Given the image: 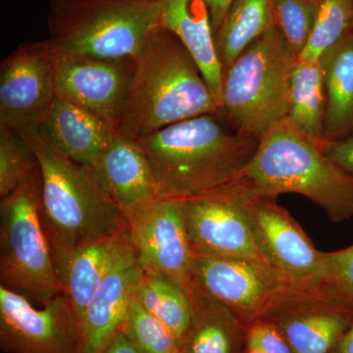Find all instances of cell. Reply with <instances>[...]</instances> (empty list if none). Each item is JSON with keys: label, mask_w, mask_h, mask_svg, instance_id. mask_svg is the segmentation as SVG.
Wrapping results in <instances>:
<instances>
[{"label": "cell", "mask_w": 353, "mask_h": 353, "mask_svg": "<svg viewBox=\"0 0 353 353\" xmlns=\"http://www.w3.org/2000/svg\"><path fill=\"white\" fill-rule=\"evenodd\" d=\"M214 114L176 123L137 141L157 179L160 199L183 201L245 190L259 141L231 131Z\"/></svg>", "instance_id": "1"}, {"label": "cell", "mask_w": 353, "mask_h": 353, "mask_svg": "<svg viewBox=\"0 0 353 353\" xmlns=\"http://www.w3.org/2000/svg\"><path fill=\"white\" fill-rule=\"evenodd\" d=\"M206 114L222 116L219 101L187 48L161 26L134 58L117 134L137 141Z\"/></svg>", "instance_id": "2"}, {"label": "cell", "mask_w": 353, "mask_h": 353, "mask_svg": "<svg viewBox=\"0 0 353 353\" xmlns=\"http://www.w3.org/2000/svg\"><path fill=\"white\" fill-rule=\"evenodd\" d=\"M15 131L39 160L41 222L54 264L82 246L129 229L126 218L102 188L94 167L65 157L48 138L41 123Z\"/></svg>", "instance_id": "3"}, {"label": "cell", "mask_w": 353, "mask_h": 353, "mask_svg": "<svg viewBox=\"0 0 353 353\" xmlns=\"http://www.w3.org/2000/svg\"><path fill=\"white\" fill-rule=\"evenodd\" d=\"M243 182L252 196L301 194L320 206L331 222L353 218L352 174L329 159L288 118L260 139Z\"/></svg>", "instance_id": "4"}, {"label": "cell", "mask_w": 353, "mask_h": 353, "mask_svg": "<svg viewBox=\"0 0 353 353\" xmlns=\"http://www.w3.org/2000/svg\"><path fill=\"white\" fill-rule=\"evenodd\" d=\"M161 26L157 0H50L46 41L62 54L134 59Z\"/></svg>", "instance_id": "5"}, {"label": "cell", "mask_w": 353, "mask_h": 353, "mask_svg": "<svg viewBox=\"0 0 353 353\" xmlns=\"http://www.w3.org/2000/svg\"><path fill=\"white\" fill-rule=\"evenodd\" d=\"M296 64L273 24L224 72L222 117L234 131L259 141L288 118Z\"/></svg>", "instance_id": "6"}, {"label": "cell", "mask_w": 353, "mask_h": 353, "mask_svg": "<svg viewBox=\"0 0 353 353\" xmlns=\"http://www.w3.org/2000/svg\"><path fill=\"white\" fill-rule=\"evenodd\" d=\"M41 169L0 202L1 285L41 306L63 294L41 216Z\"/></svg>", "instance_id": "7"}, {"label": "cell", "mask_w": 353, "mask_h": 353, "mask_svg": "<svg viewBox=\"0 0 353 353\" xmlns=\"http://www.w3.org/2000/svg\"><path fill=\"white\" fill-rule=\"evenodd\" d=\"M197 285L234 313L245 329L268 321L297 297L321 292L290 282L266 265L236 257L194 255Z\"/></svg>", "instance_id": "8"}, {"label": "cell", "mask_w": 353, "mask_h": 353, "mask_svg": "<svg viewBox=\"0 0 353 353\" xmlns=\"http://www.w3.org/2000/svg\"><path fill=\"white\" fill-rule=\"evenodd\" d=\"M243 204L269 267L294 284L321 289L325 252L315 248L289 211L274 197L248 196Z\"/></svg>", "instance_id": "9"}, {"label": "cell", "mask_w": 353, "mask_h": 353, "mask_svg": "<svg viewBox=\"0 0 353 353\" xmlns=\"http://www.w3.org/2000/svg\"><path fill=\"white\" fill-rule=\"evenodd\" d=\"M0 347L7 353H80L81 329L64 294L41 308L0 285Z\"/></svg>", "instance_id": "10"}, {"label": "cell", "mask_w": 353, "mask_h": 353, "mask_svg": "<svg viewBox=\"0 0 353 353\" xmlns=\"http://www.w3.org/2000/svg\"><path fill=\"white\" fill-rule=\"evenodd\" d=\"M245 197L214 194L179 201L194 255L236 257L269 267L255 241Z\"/></svg>", "instance_id": "11"}, {"label": "cell", "mask_w": 353, "mask_h": 353, "mask_svg": "<svg viewBox=\"0 0 353 353\" xmlns=\"http://www.w3.org/2000/svg\"><path fill=\"white\" fill-rule=\"evenodd\" d=\"M57 97L54 67L46 41L23 43L0 66V126L41 123Z\"/></svg>", "instance_id": "12"}, {"label": "cell", "mask_w": 353, "mask_h": 353, "mask_svg": "<svg viewBox=\"0 0 353 353\" xmlns=\"http://www.w3.org/2000/svg\"><path fill=\"white\" fill-rule=\"evenodd\" d=\"M130 236L143 270L163 274L189 292L196 280L180 202L160 199L130 221Z\"/></svg>", "instance_id": "13"}, {"label": "cell", "mask_w": 353, "mask_h": 353, "mask_svg": "<svg viewBox=\"0 0 353 353\" xmlns=\"http://www.w3.org/2000/svg\"><path fill=\"white\" fill-rule=\"evenodd\" d=\"M50 50L57 97L88 109L117 127L134 58L101 59Z\"/></svg>", "instance_id": "14"}, {"label": "cell", "mask_w": 353, "mask_h": 353, "mask_svg": "<svg viewBox=\"0 0 353 353\" xmlns=\"http://www.w3.org/2000/svg\"><path fill=\"white\" fill-rule=\"evenodd\" d=\"M94 168L128 223L160 201L152 165L137 141L116 134Z\"/></svg>", "instance_id": "15"}, {"label": "cell", "mask_w": 353, "mask_h": 353, "mask_svg": "<svg viewBox=\"0 0 353 353\" xmlns=\"http://www.w3.org/2000/svg\"><path fill=\"white\" fill-rule=\"evenodd\" d=\"M129 229L78 248L55 264L63 294L79 326L104 279L134 252Z\"/></svg>", "instance_id": "16"}, {"label": "cell", "mask_w": 353, "mask_h": 353, "mask_svg": "<svg viewBox=\"0 0 353 353\" xmlns=\"http://www.w3.org/2000/svg\"><path fill=\"white\" fill-rule=\"evenodd\" d=\"M143 275L134 250L104 279L85 311L80 353H101L122 330Z\"/></svg>", "instance_id": "17"}, {"label": "cell", "mask_w": 353, "mask_h": 353, "mask_svg": "<svg viewBox=\"0 0 353 353\" xmlns=\"http://www.w3.org/2000/svg\"><path fill=\"white\" fill-rule=\"evenodd\" d=\"M265 322L280 329L294 353H331L353 317L314 292L297 297Z\"/></svg>", "instance_id": "18"}, {"label": "cell", "mask_w": 353, "mask_h": 353, "mask_svg": "<svg viewBox=\"0 0 353 353\" xmlns=\"http://www.w3.org/2000/svg\"><path fill=\"white\" fill-rule=\"evenodd\" d=\"M52 145L78 163L94 167L114 136L116 128L88 109L55 97L41 120Z\"/></svg>", "instance_id": "19"}, {"label": "cell", "mask_w": 353, "mask_h": 353, "mask_svg": "<svg viewBox=\"0 0 353 353\" xmlns=\"http://www.w3.org/2000/svg\"><path fill=\"white\" fill-rule=\"evenodd\" d=\"M161 25L183 44L222 108L224 69L216 50L215 34L205 0H157Z\"/></svg>", "instance_id": "20"}, {"label": "cell", "mask_w": 353, "mask_h": 353, "mask_svg": "<svg viewBox=\"0 0 353 353\" xmlns=\"http://www.w3.org/2000/svg\"><path fill=\"white\" fill-rule=\"evenodd\" d=\"M192 322L183 353H240L245 327L224 304L194 284L188 292Z\"/></svg>", "instance_id": "21"}, {"label": "cell", "mask_w": 353, "mask_h": 353, "mask_svg": "<svg viewBox=\"0 0 353 353\" xmlns=\"http://www.w3.org/2000/svg\"><path fill=\"white\" fill-rule=\"evenodd\" d=\"M321 60L326 92L325 141H336L353 131V30Z\"/></svg>", "instance_id": "22"}, {"label": "cell", "mask_w": 353, "mask_h": 353, "mask_svg": "<svg viewBox=\"0 0 353 353\" xmlns=\"http://www.w3.org/2000/svg\"><path fill=\"white\" fill-rule=\"evenodd\" d=\"M326 113L322 60L296 59L290 83L288 119L307 138L321 146Z\"/></svg>", "instance_id": "23"}, {"label": "cell", "mask_w": 353, "mask_h": 353, "mask_svg": "<svg viewBox=\"0 0 353 353\" xmlns=\"http://www.w3.org/2000/svg\"><path fill=\"white\" fill-rule=\"evenodd\" d=\"M273 24V0H234L215 34L224 72Z\"/></svg>", "instance_id": "24"}, {"label": "cell", "mask_w": 353, "mask_h": 353, "mask_svg": "<svg viewBox=\"0 0 353 353\" xmlns=\"http://www.w3.org/2000/svg\"><path fill=\"white\" fill-rule=\"evenodd\" d=\"M136 299L176 334L183 347L192 322V306L185 290L163 274L143 270Z\"/></svg>", "instance_id": "25"}, {"label": "cell", "mask_w": 353, "mask_h": 353, "mask_svg": "<svg viewBox=\"0 0 353 353\" xmlns=\"http://www.w3.org/2000/svg\"><path fill=\"white\" fill-rule=\"evenodd\" d=\"M352 30L353 0H320L314 29L296 59H321Z\"/></svg>", "instance_id": "26"}, {"label": "cell", "mask_w": 353, "mask_h": 353, "mask_svg": "<svg viewBox=\"0 0 353 353\" xmlns=\"http://www.w3.org/2000/svg\"><path fill=\"white\" fill-rule=\"evenodd\" d=\"M39 170L29 143L15 130L0 126V197L12 194Z\"/></svg>", "instance_id": "27"}, {"label": "cell", "mask_w": 353, "mask_h": 353, "mask_svg": "<svg viewBox=\"0 0 353 353\" xmlns=\"http://www.w3.org/2000/svg\"><path fill=\"white\" fill-rule=\"evenodd\" d=\"M122 330L141 353H183L176 334L148 312L136 296Z\"/></svg>", "instance_id": "28"}, {"label": "cell", "mask_w": 353, "mask_h": 353, "mask_svg": "<svg viewBox=\"0 0 353 353\" xmlns=\"http://www.w3.org/2000/svg\"><path fill=\"white\" fill-rule=\"evenodd\" d=\"M319 4L320 0H273L274 24L296 58L314 29Z\"/></svg>", "instance_id": "29"}, {"label": "cell", "mask_w": 353, "mask_h": 353, "mask_svg": "<svg viewBox=\"0 0 353 353\" xmlns=\"http://www.w3.org/2000/svg\"><path fill=\"white\" fill-rule=\"evenodd\" d=\"M321 290L330 303L353 317V245L325 252Z\"/></svg>", "instance_id": "30"}, {"label": "cell", "mask_w": 353, "mask_h": 353, "mask_svg": "<svg viewBox=\"0 0 353 353\" xmlns=\"http://www.w3.org/2000/svg\"><path fill=\"white\" fill-rule=\"evenodd\" d=\"M245 345L264 353H294L284 334L271 322H257L248 327Z\"/></svg>", "instance_id": "31"}, {"label": "cell", "mask_w": 353, "mask_h": 353, "mask_svg": "<svg viewBox=\"0 0 353 353\" xmlns=\"http://www.w3.org/2000/svg\"><path fill=\"white\" fill-rule=\"evenodd\" d=\"M320 148L334 163L353 175V131L345 138L324 141Z\"/></svg>", "instance_id": "32"}, {"label": "cell", "mask_w": 353, "mask_h": 353, "mask_svg": "<svg viewBox=\"0 0 353 353\" xmlns=\"http://www.w3.org/2000/svg\"><path fill=\"white\" fill-rule=\"evenodd\" d=\"M101 353H141L134 343L130 341L127 334L123 330L118 332L110 341L106 343L105 347Z\"/></svg>", "instance_id": "33"}, {"label": "cell", "mask_w": 353, "mask_h": 353, "mask_svg": "<svg viewBox=\"0 0 353 353\" xmlns=\"http://www.w3.org/2000/svg\"><path fill=\"white\" fill-rule=\"evenodd\" d=\"M209 11H210L211 20H212L214 34L219 29L223 20L226 17L230 7L233 4L234 0H205Z\"/></svg>", "instance_id": "34"}, {"label": "cell", "mask_w": 353, "mask_h": 353, "mask_svg": "<svg viewBox=\"0 0 353 353\" xmlns=\"http://www.w3.org/2000/svg\"><path fill=\"white\" fill-rule=\"evenodd\" d=\"M331 353H353V322Z\"/></svg>", "instance_id": "35"}, {"label": "cell", "mask_w": 353, "mask_h": 353, "mask_svg": "<svg viewBox=\"0 0 353 353\" xmlns=\"http://www.w3.org/2000/svg\"><path fill=\"white\" fill-rule=\"evenodd\" d=\"M243 353H264L262 352L261 350H259V348L254 347H250V345H245V350Z\"/></svg>", "instance_id": "36"}]
</instances>
